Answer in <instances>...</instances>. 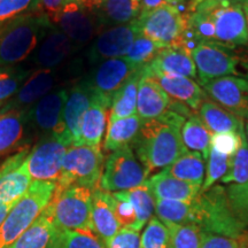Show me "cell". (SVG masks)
<instances>
[{
	"instance_id": "cell-1",
	"label": "cell",
	"mask_w": 248,
	"mask_h": 248,
	"mask_svg": "<svg viewBox=\"0 0 248 248\" xmlns=\"http://www.w3.org/2000/svg\"><path fill=\"white\" fill-rule=\"evenodd\" d=\"M186 119L178 111L169 110L159 119L141 123L132 148L147 176L169 167L187 152L182 138Z\"/></svg>"
},
{
	"instance_id": "cell-2",
	"label": "cell",
	"mask_w": 248,
	"mask_h": 248,
	"mask_svg": "<svg viewBox=\"0 0 248 248\" xmlns=\"http://www.w3.org/2000/svg\"><path fill=\"white\" fill-rule=\"evenodd\" d=\"M52 26L42 12L20 15L0 26V67H13L30 57Z\"/></svg>"
},
{
	"instance_id": "cell-3",
	"label": "cell",
	"mask_w": 248,
	"mask_h": 248,
	"mask_svg": "<svg viewBox=\"0 0 248 248\" xmlns=\"http://www.w3.org/2000/svg\"><path fill=\"white\" fill-rule=\"evenodd\" d=\"M188 224L197 225L204 232L235 240L247 231V226L232 212L226 190L222 185H214L209 190L200 192L191 201Z\"/></svg>"
},
{
	"instance_id": "cell-4",
	"label": "cell",
	"mask_w": 248,
	"mask_h": 248,
	"mask_svg": "<svg viewBox=\"0 0 248 248\" xmlns=\"http://www.w3.org/2000/svg\"><path fill=\"white\" fill-rule=\"evenodd\" d=\"M201 85L219 77L235 76L248 79V49L229 47L214 42H201L192 49Z\"/></svg>"
},
{
	"instance_id": "cell-5",
	"label": "cell",
	"mask_w": 248,
	"mask_h": 248,
	"mask_svg": "<svg viewBox=\"0 0 248 248\" xmlns=\"http://www.w3.org/2000/svg\"><path fill=\"white\" fill-rule=\"evenodd\" d=\"M55 183L33 181L0 225V248H7L38 218L55 192Z\"/></svg>"
},
{
	"instance_id": "cell-6",
	"label": "cell",
	"mask_w": 248,
	"mask_h": 248,
	"mask_svg": "<svg viewBox=\"0 0 248 248\" xmlns=\"http://www.w3.org/2000/svg\"><path fill=\"white\" fill-rule=\"evenodd\" d=\"M104 166V154L100 147L71 145L64 156L55 190H64L74 185L95 190L100 187Z\"/></svg>"
},
{
	"instance_id": "cell-7",
	"label": "cell",
	"mask_w": 248,
	"mask_h": 248,
	"mask_svg": "<svg viewBox=\"0 0 248 248\" xmlns=\"http://www.w3.org/2000/svg\"><path fill=\"white\" fill-rule=\"evenodd\" d=\"M93 191L83 186L55 190L48 209L62 231H94L92 224Z\"/></svg>"
},
{
	"instance_id": "cell-8",
	"label": "cell",
	"mask_w": 248,
	"mask_h": 248,
	"mask_svg": "<svg viewBox=\"0 0 248 248\" xmlns=\"http://www.w3.org/2000/svg\"><path fill=\"white\" fill-rule=\"evenodd\" d=\"M137 21L144 36L164 47L182 48L187 18L178 7L170 4L162 5L139 15Z\"/></svg>"
},
{
	"instance_id": "cell-9",
	"label": "cell",
	"mask_w": 248,
	"mask_h": 248,
	"mask_svg": "<svg viewBox=\"0 0 248 248\" xmlns=\"http://www.w3.org/2000/svg\"><path fill=\"white\" fill-rule=\"evenodd\" d=\"M147 175L133 153L131 145L111 152L104 166L100 188L107 192L129 191L144 184Z\"/></svg>"
},
{
	"instance_id": "cell-10",
	"label": "cell",
	"mask_w": 248,
	"mask_h": 248,
	"mask_svg": "<svg viewBox=\"0 0 248 248\" xmlns=\"http://www.w3.org/2000/svg\"><path fill=\"white\" fill-rule=\"evenodd\" d=\"M49 20L78 48L101 32L94 11L86 8L76 0H67L60 11Z\"/></svg>"
},
{
	"instance_id": "cell-11",
	"label": "cell",
	"mask_w": 248,
	"mask_h": 248,
	"mask_svg": "<svg viewBox=\"0 0 248 248\" xmlns=\"http://www.w3.org/2000/svg\"><path fill=\"white\" fill-rule=\"evenodd\" d=\"M71 144L67 139L47 135L29 152L27 166L31 178L39 182L57 183L67 150Z\"/></svg>"
},
{
	"instance_id": "cell-12",
	"label": "cell",
	"mask_w": 248,
	"mask_h": 248,
	"mask_svg": "<svg viewBox=\"0 0 248 248\" xmlns=\"http://www.w3.org/2000/svg\"><path fill=\"white\" fill-rule=\"evenodd\" d=\"M215 28V42L229 47L248 44L247 24L241 0H231L207 9Z\"/></svg>"
},
{
	"instance_id": "cell-13",
	"label": "cell",
	"mask_w": 248,
	"mask_h": 248,
	"mask_svg": "<svg viewBox=\"0 0 248 248\" xmlns=\"http://www.w3.org/2000/svg\"><path fill=\"white\" fill-rule=\"evenodd\" d=\"M140 35L138 21L102 30L86 52L91 64H99L109 59L123 58L128 54L135 39Z\"/></svg>"
},
{
	"instance_id": "cell-14",
	"label": "cell",
	"mask_w": 248,
	"mask_h": 248,
	"mask_svg": "<svg viewBox=\"0 0 248 248\" xmlns=\"http://www.w3.org/2000/svg\"><path fill=\"white\" fill-rule=\"evenodd\" d=\"M141 68L125 57L109 59L97 64L84 80L92 90L93 94L111 104V99L117 90L133 73Z\"/></svg>"
},
{
	"instance_id": "cell-15",
	"label": "cell",
	"mask_w": 248,
	"mask_h": 248,
	"mask_svg": "<svg viewBox=\"0 0 248 248\" xmlns=\"http://www.w3.org/2000/svg\"><path fill=\"white\" fill-rule=\"evenodd\" d=\"M207 95L234 116L248 120V79L226 76L202 86Z\"/></svg>"
},
{
	"instance_id": "cell-16",
	"label": "cell",
	"mask_w": 248,
	"mask_h": 248,
	"mask_svg": "<svg viewBox=\"0 0 248 248\" xmlns=\"http://www.w3.org/2000/svg\"><path fill=\"white\" fill-rule=\"evenodd\" d=\"M67 98L68 90L66 89L49 92L31 106L27 113V120L40 131L48 132L49 135H55L68 140L62 119Z\"/></svg>"
},
{
	"instance_id": "cell-17",
	"label": "cell",
	"mask_w": 248,
	"mask_h": 248,
	"mask_svg": "<svg viewBox=\"0 0 248 248\" xmlns=\"http://www.w3.org/2000/svg\"><path fill=\"white\" fill-rule=\"evenodd\" d=\"M29 152V148H23L0 167V202L15 204L32 183L27 166Z\"/></svg>"
},
{
	"instance_id": "cell-18",
	"label": "cell",
	"mask_w": 248,
	"mask_h": 248,
	"mask_svg": "<svg viewBox=\"0 0 248 248\" xmlns=\"http://www.w3.org/2000/svg\"><path fill=\"white\" fill-rule=\"evenodd\" d=\"M58 73L54 69H38L30 74L18 91L0 110V114L9 110H26L52 92L58 82Z\"/></svg>"
},
{
	"instance_id": "cell-19",
	"label": "cell",
	"mask_w": 248,
	"mask_h": 248,
	"mask_svg": "<svg viewBox=\"0 0 248 248\" xmlns=\"http://www.w3.org/2000/svg\"><path fill=\"white\" fill-rule=\"evenodd\" d=\"M145 67L137 95V114L142 122L159 119L169 110H172L177 104V100L169 97L159 83L148 75Z\"/></svg>"
},
{
	"instance_id": "cell-20",
	"label": "cell",
	"mask_w": 248,
	"mask_h": 248,
	"mask_svg": "<svg viewBox=\"0 0 248 248\" xmlns=\"http://www.w3.org/2000/svg\"><path fill=\"white\" fill-rule=\"evenodd\" d=\"M63 233L47 207L38 218L7 248H61Z\"/></svg>"
},
{
	"instance_id": "cell-21",
	"label": "cell",
	"mask_w": 248,
	"mask_h": 248,
	"mask_svg": "<svg viewBox=\"0 0 248 248\" xmlns=\"http://www.w3.org/2000/svg\"><path fill=\"white\" fill-rule=\"evenodd\" d=\"M77 49L79 48L53 24L40 42L31 62L39 69H54Z\"/></svg>"
},
{
	"instance_id": "cell-22",
	"label": "cell",
	"mask_w": 248,
	"mask_h": 248,
	"mask_svg": "<svg viewBox=\"0 0 248 248\" xmlns=\"http://www.w3.org/2000/svg\"><path fill=\"white\" fill-rule=\"evenodd\" d=\"M145 68H146L148 75L153 77L159 83V85L166 91L169 97L184 104L194 114H197L198 108L207 98V94L194 79L184 76L172 75V74L152 71L147 66Z\"/></svg>"
},
{
	"instance_id": "cell-23",
	"label": "cell",
	"mask_w": 248,
	"mask_h": 248,
	"mask_svg": "<svg viewBox=\"0 0 248 248\" xmlns=\"http://www.w3.org/2000/svg\"><path fill=\"white\" fill-rule=\"evenodd\" d=\"M93 92L85 80L74 85L68 91V98L63 109V124L66 129V136L71 145L78 144L80 122L85 111L93 100Z\"/></svg>"
},
{
	"instance_id": "cell-24",
	"label": "cell",
	"mask_w": 248,
	"mask_h": 248,
	"mask_svg": "<svg viewBox=\"0 0 248 248\" xmlns=\"http://www.w3.org/2000/svg\"><path fill=\"white\" fill-rule=\"evenodd\" d=\"M92 224L95 234L107 245L121 230L113 208L110 192L98 187L92 194Z\"/></svg>"
},
{
	"instance_id": "cell-25",
	"label": "cell",
	"mask_w": 248,
	"mask_h": 248,
	"mask_svg": "<svg viewBox=\"0 0 248 248\" xmlns=\"http://www.w3.org/2000/svg\"><path fill=\"white\" fill-rule=\"evenodd\" d=\"M145 183L155 200L191 201L201 192V186L177 179L164 169L146 179Z\"/></svg>"
},
{
	"instance_id": "cell-26",
	"label": "cell",
	"mask_w": 248,
	"mask_h": 248,
	"mask_svg": "<svg viewBox=\"0 0 248 248\" xmlns=\"http://www.w3.org/2000/svg\"><path fill=\"white\" fill-rule=\"evenodd\" d=\"M110 105V102L105 99L97 97V95L93 97L91 105L85 111L82 122H80L79 139L77 145L100 147L102 136L106 129L107 114Z\"/></svg>"
},
{
	"instance_id": "cell-27",
	"label": "cell",
	"mask_w": 248,
	"mask_h": 248,
	"mask_svg": "<svg viewBox=\"0 0 248 248\" xmlns=\"http://www.w3.org/2000/svg\"><path fill=\"white\" fill-rule=\"evenodd\" d=\"M152 71L172 74V75L184 76L193 79L198 78L197 67L191 54L182 48L166 47L155 57L150 64Z\"/></svg>"
},
{
	"instance_id": "cell-28",
	"label": "cell",
	"mask_w": 248,
	"mask_h": 248,
	"mask_svg": "<svg viewBox=\"0 0 248 248\" xmlns=\"http://www.w3.org/2000/svg\"><path fill=\"white\" fill-rule=\"evenodd\" d=\"M140 2L136 0H105L94 13L102 31L133 22L140 15Z\"/></svg>"
},
{
	"instance_id": "cell-29",
	"label": "cell",
	"mask_w": 248,
	"mask_h": 248,
	"mask_svg": "<svg viewBox=\"0 0 248 248\" xmlns=\"http://www.w3.org/2000/svg\"><path fill=\"white\" fill-rule=\"evenodd\" d=\"M144 67L133 73L117 90L111 99L109 121H116L137 114L138 88Z\"/></svg>"
},
{
	"instance_id": "cell-30",
	"label": "cell",
	"mask_w": 248,
	"mask_h": 248,
	"mask_svg": "<svg viewBox=\"0 0 248 248\" xmlns=\"http://www.w3.org/2000/svg\"><path fill=\"white\" fill-rule=\"evenodd\" d=\"M197 114L212 133L238 131L241 119L206 98L198 108Z\"/></svg>"
},
{
	"instance_id": "cell-31",
	"label": "cell",
	"mask_w": 248,
	"mask_h": 248,
	"mask_svg": "<svg viewBox=\"0 0 248 248\" xmlns=\"http://www.w3.org/2000/svg\"><path fill=\"white\" fill-rule=\"evenodd\" d=\"M142 121L138 114L116 121H109L105 137L104 148L107 152H114L133 142L140 130Z\"/></svg>"
},
{
	"instance_id": "cell-32",
	"label": "cell",
	"mask_w": 248,
	"mask_h": 248,
	"mask_svg": "<svg viewBox=\"0 0 248 248\" xmlns=\"http://www.w3.org/2000/svg\"><path fill=\"white\" fill-rule=\"evenodd\" d=\"M170 175L190 184L202 186L206 175V160L198 152L187 151L175 162L164 168Z\"/></svg>"
},
{
	"instance_id": "cell-33",
	"label": "cell",
	"mask_w": 248,
	"mask_h": 248,
	"mask_svg": "<svg viewBox=\"0 0 248 248\" xmlns=\"http://www.w3.org/2000/svg\"><path fill=\"white\" fill-rule=\"evenodd\" d=\"M212 132L207 129L198 114H192L185 121L182 129V138L187 151L198 152L202 154L207 161L210 152Z\"/></svg>"
},
{
	"instance_id": "cell-34",
	"label": "cell",
	"mask_w": 248,
	"mask_h": 248,
	"mask_svg": "<svg viewBox=\"0 0 248 248\" xmlns=\"http://www.w3.org/2000/svg\"><path fill=\"white\" fill-rule=\"evenodd\" d=\"M27 110H9L0 114V153L11 150L23 137Z\"/></svg>"
},
{
	"instance_id": "cell-35",
	"label": "cell",
	"mask_w": 248,
	"mask_h": 248,
	"mask_svg": "<svg viewBox=\"0 0 248 248\" xmlns=\"http://www.w3.org/2000/svg\"><path fill=\"white\" fill-rule=\"evenodd\" d=\"M240 144L235 154L232 157L230 169L224 177L222 183L224 184H248V144L246 135H245V120L241 119L239 129Z\"/></svg>"
},
{
	"instance_id": "cell-36",
	"label": "cell",
	"mask_w": 248,
	"mask_h": 248,
	"mask_svg": "<svg viewBox=\"0 0 248 248\" xmlns=\"http://www.w3.org/2000/svg\"><path fill=\"white\" fill-rule=\"evenodd\" d=\"M126 193L135 207L136 215H137V222L132 230L140 231L144 225L153 217V214L155 213V199L146 183L126 191Z\"/></svg>"
},
{
	"instance_id": "cell-37",
	"label": "cell",
	"mask_w": 248,
	"mask_h": 248,
	"mask_svg": "<svg viewBox=\"0 0 248 248\" xmlns=\"http://www.w3.org/2000/svg\"><path fill=\"white\" fill-rule=\"evenodd\" d=\"M191 201L155 200V214L163 224H188Z\"/></svg>"
},
{
	"instance_id": "cell-38",
	"label": "cell",
	"mask_w": 248,
	"mask_h": 248,
	"mask_svg": "<svg viewBox=\"0 0 248 248\" xmlns=\"http://www.w3.org/2000/svg\"><path fill=\"white\" fill-rule=\"evenodd\" d=\"M169 231L168 248H200L202 230L193 224H164Z\"/></svg>"
},
{
	"instance_id": "cell-39",
	"label": "cell",
	"mask_w": 248,
	"mask_h": 248,
	"mask_svg": "<svg viewBox=\"0 0 248 248\" xmlns=\"http://www.w3.org/2000/svg\"><path fill=\"white\" fill-rule=\"evenodd\" d=\"M163 48L166 47L140 32V35L132 43L125 58L138 66L145 67L150 64Z\"/></svg>"
},
{
	"instance_id": "cell-40",
	"label": "cell",
	"mask_w": 248,
	"mask_h": 248,
	"mask_svg": "<svg viewBox=\"0 0 248 248\" xmlns=\"http://www.w3.org/2000/svg\"><path fill=\"white\" fill-rule=\"evenodd\" d=\"M232 157L229 155L218 153V152L210 147L209 156L207 159L206 175H204L203 184L201 186V192L209 190L216 184V182L222 181V178L228 173L230 169Z\"/></svg>"
},
{
	"instance_id": "cell-41",
	"label": "cell",
	"mask_w": 248,
	"mask_h": 248,
	"mask_svg": "<svg viewBox=\"0 0 248 248\" xmlns=\"http://www.w3.org/2000/svg\"><path fill=\"white\" fill-rule=\"evenodd\" d=\"M30 74L31 71L24 68H0V105L2 101L13 97Z\"/></svg>"
},
{
	"instance_id": "cell-42",
	"label": "cell",
	"mask_w": 248,
	"mask_h": 248,
	"mask_svg": "<svg viewBox=\"0 0 248 248\" xmlns=\"http://www.w3.org/2000/svg\"><path fill=\"white\" fill-rule=\"evenodd\" d=\"M141 248H168L169 231L162 222L153 216L140 235Z\"/></svg>"
},
{
	"instance_id": "cell-43",
	"label": "cell",
	"mask_w": 248,
	"mask_h": 248,
	"mask_svg": "<svg viewBox=\"0 0 248 248\" xmlns=\"http://www.w3.org/2000/svg\"><path fill=\"white\" fill-rule=\"evenodd\" d=\"M40 0H0V26L20 15L40 12Z\"/></svg>"
},
{
	"instance_id": "cell-44",
	"label": "cell",
	"mask_w": 248,
	"mask_h": 248,
	"mask_svg": "<svg viewBox=\"0 0 248 248\" xmlns=\"http://www.w3.org/2000/svg\"><path fill=\"white\" fill-rule=\"evenodd\" d=\"M225 190L232 212L248 228V184H230Z\"/></svg>"
},
{
	"instance_id": "cell-45",
	"label": "cell",
	"mask_w": 248,
	"mask_h": 248,
	"mask_svg": "<svg viewBox=\"0 0 248 248\" xmlns=\"http://www.w3.org/2000/svg\"><path fill=\"white\" fill-rule=\"evenodd\" d=\"M111 201H113V208L115 213L117 222L120 223L121 229L130 228L133 229L137 222L135 207L129 199L126 191L115 192L111 193Z\"/></svg>"
},
{
	"instance_id": "cell-46",
	"label": "cell",
	"mask_w": 248,
	"mask_h": 248,
	"mask_svg": "<svg viewBox=\"0 0 248 248\" xmlns=\"http://www.w3.org/2000/svg\"><path fill=\"white\" fill-rule=\"evenodd\" d=\"M61 248H106L94 231H64Z\"/></svg>"
},
{
	"instance_id": "cell-47",
	"label": "cell",
	"mask_w": 248,
	"mask_h": 248,
	"mask_svg": "<svg viewBox=\"0 0 248 248\" xmlns=\"http://www.w3.org/2000/svg\"><path fill=\"white\" fill-rule=\"evenodd\" d=\"M240 136L238 131L214 133L210 139V147L218 153L233 156L239 148Z\"/></svg>"
},
{
	"instance_id": "cell-48",
	"label": "cell",
	"mask_w": 248,
	"mask_h": 248,
	"mask_svg": "<svg viewBox=\"0 0 248 248\" xmlns=\"http://www.w3.org/2000/svg\"><path fill=\"white\" fill-rule=\"evenodd\" d=\"M106 248H141L139 231L130 228H122Z\"/></svg>"
},
{
	"instance_id": "cell-49",
	"label": "cell",
	"mask_w": 248,
	"mask_h": 248,
	"mask_svg": "<svg viewBox=\"0 0 248 248\" xmlns=\"http://www.w3.org/2000/svg\"><path fill=\"white\" fill-rule=\"evenodd\" d=\"M200 248H238V241L224 235L202 231Z\"/></svg>"
},
{
	"instance_id": "cell-50",
	"label": "cell",
	"mask_w": 248,
	"mask_h": 248,
	"mask_svg": "<svg viewBox=\"0 0 248 248\" xmlns=\"http://www.w3.org/2000/svg\"><path fill=\"white\" fill-rule=\"evenodd\" d=\"M67 0H40V7L44 9V13L51 18L60 11Z\"/></svg>"
},
{
	"instance_id": "cell-51",
	"label": "cell",
	"mask_w": 248,
	"mask_h": 248,
	"mask_svg": "<svg viewBox=\"0 0 248 248\" xmlns=\"http://www.w3.org/2000/svg\"><path fill=\"white\" fill-rule=\"evenodd\" d=\"M168 4L167 0H141L140 1V15L146 14L148 12L153 11V9L160 7V6Z\"/></svg>"
},
{
	"instance_id": "cell-52",
	"label": "cell",
	"mask_w": 248,
	"mask_h": 248,
	"mask_svg": "<svg viewBox=\"0 0 248 248\" xmlns=\"http://www.w3.org/2000/svg\"><path fill=\"white\" fill-rule=\"evenodd\" d=\"M76 1H78L79 4L85 6L86 8L91 9V11H94V9H97L99 6L105 1V0H76Z\"/></svg>"
},
{
	"instance_id": "cell-53",
	"label": "cell",
	"mask_w": 248,
	"mask_h": 248,
	"mask_svg": "<svg viewBox=\"0 0 248 248\" xmlns=\"http://www.w3.org/2000/svg\"><path fill=\"white\" fill-rule=\"evenodd\" d=\"M13 206L14 204H7L4 202H0V225H1L2 222L5 221L6 216L8 215L9 210L12 209V207Z\"/></svg>"
},
{
	"instance_id": "cell-54",
	"label": "cell",
	"mask_w": 248,
	"mask_h": 248,
	"mask_svg": "<svg viewBox=\"0 0 248 248\" xmlns=\"http://www.w3.org/2000/svg\"><path fill=\"white\" fill-rule=\"evenodd\" d=\"M238 248H248V231L241 235L240 238H238Z\"/></svg>"
},
{
	"instance_id": "cell-55",
	"label": "cell",
	"mask_w": 248,
	"mask_h": 248,
	"mask_svg": "<svg viewBox=\"0 0 248 248\" xmlns=\"http://www.w3.org/2000/svg\"><path fill=\"white\" fill-rule=\"evenodd\" d=\"M167 1H168V4L178 7L183 13H184V6L183 5H186V1H187V0H167Z\"/></svg>"
},
{
	"instance_id": "cell-56",
	"label": "cell",
	"mask_w": 248,
	"mask_h": 248,
	"mask_svg": "<svg viewBox=\"0 0 248 248\" xmlns=\"http://www.w3.org/2000/svg\"><path fill=\"white\" fill-rule=\"evenodd\" d=\"M241 6H243L245 18H246V24H247V33H248V0H241Z\"/></svg>"
},
{
	"instance_id": "cell-57",
	"label": "cell",
	"mask_w": 248,
	"mask_h": 248,
	"mask_svg": "<svg viewBox=\"0 0 248 248\" xmlns=\"http://www.w3.org/2000/svg\"><path fill=\"white\" fill-rule=\"evenodd\" d=\"M245 135H246L247 144H248V120L245 121Z\"/></svg>"
},
{
	"instance_id": "cell-58",
	"label": "cell",
	"mask_w": 248,
	"mask_h": 248,
	"mask_svg": "<svg viewBox=\"0 0 248 248\" xmlns=\"http://www.w3.org/2000/svg\"><path fill=\"white\" fill-rule=\"evenodd\" d=\"M136 1H139V2H140V1H141V0H136Z\"/></svg>"
},
{
	"instance_id": "cell-59",
	"label": "cell",
	"mask_w": 248,
	"mask_h": 248,
	"mask_svg": "<svg viewBox=\"0 0 248 248\" xmlns=\"http://www.w3.org/2000/svg\"><path fill=\"white\" fill-rule=\"evenodd\" d=\"M0 106H1V105H0Z\"/></svg>"
}]
</instances>
